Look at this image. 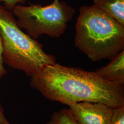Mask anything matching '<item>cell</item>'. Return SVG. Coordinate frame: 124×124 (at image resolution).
I'll use <instances>...</instances> for the list:
<instances>
[{"mask_svg": "<svg viewBox=\"0 0 124 124\" xmlns=\"http://www.w3.org/2000/svg\"><path fill=\"white\" fill-rule=\"evenodd\" d=\"M68 106L78 124H109L114 108L102 103L88 102L73 103Z\"/></svg>", "mask_w": 124, "mask_h": 124, "instance_id": "5b68a950", "label": "cell"}, {"mask_svg": "<svg viewBox=\"0 0 124 124\" xmlns=\"http://www.w3.org/2000/svg\"><path fill=\"white\" fill-rule=\"evenodd\" d=\"M46 124H78L69 108H63L53 113Z\"/></svg>", "mask_w": 124, "mask_h": 124, "instance_id": "ba28073f", "label": "cell"}, {"mask_svg": "<svg viewBox=\"0 0 124 124\" xmlns=\"http://www.w3.org/2000/svg\"><path fill=\"white\" fill-rule=\"evenodd\" d=\"M31 77V87L52 101L68 106L84 102L102 103L113 108L124 105V85L103 80L95 71L56 62Z\"/></svg>", "mask_w": 124, "mask_h": 124, "instance_id": "6da1fadb", "label": "cell"}, {"mask_svg": "<svg viewBox=\"0 0 124 124\" xmlns=\"http://www.w3.org/2000/svg\"><path fill=\"white\" fill-rule=\"evenodd\" d=\"M105 66L97 69L95 72L103 80L124 84V50L122 51Z\"/></svg>", "mask_w": 124, "mask_h": 124, "instance_id": "8992f818", "label": "cell"}, {"mask_svg": "<svg viewBox=\"0 0 124 124\" xmlns=\"http://www.w3.org/2000/svg\"><path fill=\"white\" fill-rule=\"evenodd\" d=\"M75 45L92 61L111 60L124 50V25L93 5L80 8Z\"/></svg>", "mask_w": 124, "mask_h": 124, "instance_id": "7a4b0ae2", "label": "cell"}, {"mask_svg": "<svg viewBox=\"0 0 124 124\" xmlns=\"http://www.w3.org/2000/svg\"><path fill=\"white\" fill-rule=\"evenodd\" d=\"M109 124H124V105L113 108Z\"/></svg>", "mask_w": 124, "mask_h": 124, "instance_id": "9c48e42d", "label": "cell"}, {"mask_svg": "<svg viewBox=\"0 0 124 124\" xmlns=\"http://www.w3.org/2000/svg\"><path fill=\"white\" fill-rule=\"evenodd\" d=\"M3 47L1 37L0 36V81L2 77L7 73V71L5 69L3 66Z\"/></svg>", "mask_w": 124, "mask_h": 124, "instance_id": "8fae6325", "label": "cell"}, {"mask_svg": "<svg viewBox=\"0 0 124 124\" xmlns=\"http://www.w3.org/2000/svg\"><path fill=\"white\" fill-rule=\"evenodd\" d=\"M26 0H0V2H3L4 8L10 11H13L14 8L18 5V4H23Z\"/></svg>", "mask_w": 124, "mask_h": 124, "instance_id": "30bf717a", "label": "cell"}, {"mask_svg": "<svg viewBox=\"0 0 124 124\" xmlns=\"http://www.w3.org/2000/svg\"><path fill=\"white\" fill-rule=\"evenodd\" d=\"M0 36L4 62L14 70L31 76L56 62L54 56L45 52L42 45L21 30L13 13L0 5Z\"/></svg>", "mask_w": 124, "mask_h": 124, "instance_id": "3957f363", "label": "cell"}, {"mask_svg": "<svg viewBox=\"0 0 124 124\" xmlns=\"http://www.w3.org/2000/svg\"><path fill=\"white\" fill-rule=\"evenodd\" d=\"M0 124H11L5 117L4 110L0 104Z\"/></svg>", "mask_w": 124, "mask_h": 124, "instance_id": "7c38bea8", "label": "cell"}, {"mask_svg": "<svg viewBox=\"0 0 124 124\" xmlns=\"http://www.w3.org/2000/svg\"><path fill=\"white\" fill-rule=\"evenodd\" d=\"M13 13L17 18L18 26L36 40L43 35L58 38L66 30L68 23L73 17L75 10L60 0H53L51 4L16 6Z\"/></svg>", "mask_w": 124, "mask_h": 124, "instance_id": "277c9868", "label": "cell"}, {"mask_svg": "<svg viewBox=\"0 0 124 124\" xmlns=\"http://www.w3.org/2000/svg\"><path fill=\"white\" fill-rule=\"evenodd\" d=\"M93 6L124 25V0H93Z\"/></svg>", "mask_w": 124, "mask_h": 124, "instance_id": "52a82bcc", "label": "cell"}]
</instances>
